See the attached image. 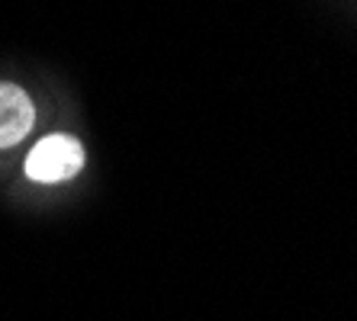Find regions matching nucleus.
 <instances>
[{
  "instance_id": "f257e3e1",
  "label": "nucleus",
  "mask_w": 357,
  "mask_h": 321,
  "mask_svg": "<svg viewBox=\"0 0 357 321\" xmlns=\"http://www.w3.org/2000/svg\"><path fill=\"white\" fill-rule=\"evenodd\" d=\"M84 167V145L71 135H45L23 161V173L36 183H61Z\"/></svg>"
},
{
  "instance_id": "f03ea898",
  "label": "nucleus",
  "mask_w": 357,
  "mask_h": 321,
  "mask_svg": "<svg viewBox=\"0 0 357 321\" xmlns=\"http://www.w3.org/2000/svg\"><path fill=\"white\" fill-rule=\"evenodd\" d=\"M36 125L33 100L17 84H0V148L23 141Z\"/></svg>"
}]
</instances>
